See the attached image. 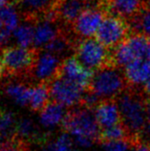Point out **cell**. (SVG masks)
Segmentation results:
<instances>
[{
  "label": "cell",
  "mask_w": 150,
  "mask_h": 151,
  "mask_svg": "<svg viewBox=\"0 0 150 151\" xmlns=\"http://www.w3.org/2000/svg\"><path fill=\"white\" fill-rule=\"evenodd\" d=\"M4 91L15 103L20 106L29 105L32 86L29 81L18 78H9L4 87Z\"/></svg>",
  "instance_id": "2e32d148"
},
{
  "label": "cell",
  "mask_w": 150,
  "mask_h": 151,
  "mask_svg": "<svg viewBox=\"0 0 150 151\" xmlns=\"http://www.w3.org/2000/svg\"><path fill=\"white\" fill-rule=\"evenodd\" d=\"M107 12L101 8H94L83 12L72 26L74 34L80 39L92 38L97 35Z\"/></svg>",
  "instance_id": "30bf717a"
},
{
  "label": "cell",
  "mask_w": 150,
  "mask_h": 151,
  "mask_svg": "<svg viewBox=\"0 0 150 151\" xmlns=\"http://www.w3.org/2000/svg\"><path fill=\"white\" fill-rule=\"evenodd\" d=\"M147 119L148 122H150V96L147 98Z\"/></svg>",
  "instance_id": "d6a6232c"
},
{
  "label": "cell",
  "mask_w": 150,
  "mask_h": 151,
  "mask_svg": "<svg viewBox=\"0 0 150 151\" xmlns=\"http://www.w3.org/2000/svg\"><path fill=\"white\" fill-rule=\"evenodd\" d=\"M74 57L87 69L96 71L114 65L112 50L103 46L94 38L80 39L75 48Z\"/></svg>",
  "instance_id": "8992f818"
},
{
  "label": "cell",
  "mask_w": 150,
  "mask_h": 151,
  "mask_svg": "<svg viewBox=\"0 0 150 151\" xmlns=\"http://www.w3.org/2000/svg\"><path fill=\"white\" fill-rule=\"evenodd\" d=\"M147 98L143 87L128 86L116 100L121 124L131 136L134 149L143 145L140 136L148 122Z\"/></svg>",
  "instance_id": "6da1fadb"
},
{
  "label": "cell",
  "mask_w": 150,
  "mask_h": 151,
  "mask_svg": "<svg viewBox=\"0 0 150 151\" xmlns=\"http://www.w3.org/2000/svg\"><path fill=\"white\" fill-rule=\"evenodd\" d=\"M94 73L93 71L84 67L76 58L71 55L63 59L58 77L75 83L84 90H88Z\"/></svg>",
  "instance_id": "8fae6325"
},
{
  "label": "cell",
  "mask_w": 150,
  "mask_h": 151,
  "mask_svg": "<svg viewBox=\"0 0 150 151\" xmlns=\"http://www.w3.org/2000/svg\"><path fill=\"white\" fill-rule=\"evenodd\" d=\"M134 151H150V147L145 145H141L140 146H138L137 148L134 149Z\"/></svg>",
  "instance_id": "1f68e13d"
},
{
  "label": "cell",
  "mask_w": 150,
  "mask_h": 151,
  "mask_svg": "<svg viewBox=\"0 0 150 151\" xmlns=\"http://www.w3.org/2000/svg\"><path fill=\"white\" fill-rule=\"evenodd\" d=\"M49 85L53 101L64 107H77L80 105L86 91L61 77L55 78Z\"/></svg>",
  "instance_id": "ba28073f"
},
{
  "label": "cell",
  "mask_w": 150,
  "mask_h": 151,
  "mask_svg": "<svg viewBox=\"0 0 150 151\" xmlns=\"http://www.w3.org/2000/svg\"><path fill=\"white\" fill-rule=\"evenodd\" d=\"M128 86L123 70L115 65H110L94 73L88 90L100 101H109L117 100Z\"/></svg>",
  "instance_id": "3957f363"
},
{
  "label": "cell",
  "mask_w": 150,
  "mask_h": 151,
  "mask_svg": "<svg viewBox=\"0 0 150 151\" xmlns=\"http://www.w3.org/2000/svg\"><path fill=\"white\" fill-rule=\"evenodd\" d=\"M127 22L131 34H140L150 39V8H141L139 13Z\"/></svg>",
  "instance_id": "ffe728a7"
},
{
  "label": "cell",
  "mask_w": 150,
  "mask_h": 151,
  "mask_svg": "<svg viewBox=\"0 0 150 151\" xmlns=\"http://www.w3.org/2000/svg\"><path fill=\"white\" fill-rule=\"evenodd\" d=\"M131 30L125 19L107 14L97 32V40L109 50H114L122 43L129 35Z\"/></svg>",
  "instance_id": "52a82bcc"
},
{
  "label": "cell",
  "mask_w": 150,
  "mask_h": 151,
  "mask_svg": "<svg viewBox=\"0 0 150 151\" xmlns=\"http://www.w3.org/2000/svg\"><path fill=\"white\" fill-rule=\"evenodd\" d=\"M4 78V65H3V49L0 47V82Z\"/></svg>",
  "instance_id": "f1b7e54d"
},
{
  "label": "cell",
  "mask_w": 150,
  "mask_h": 151,
  "mask_svg": "<svg viewBox=\"0 0 150 151\" xmlns=\"http://www.w3.org/2000/svg\"><path fill=\"white\" fill-rule=\"evenodd\" d=\"M17 0H0V9L6 6H15Z\"/></svg>",
  "instance_id": "f546056e"
},
{
  "label": "cell",
  "mask_w": 150,
  "mask_h": 151,
  "mask_svg": "<svg viewBox=\"0 0 150 151\" xmlns=\"http://www.w3.org/2000/svg\"><path fill=\"white\" fill-rule=\"evenodd\" d=\"M35 24L37 23L30 20H23L22 23L14 30V37L18 45L23 48H30L32 43L34 44Z\"/></svg>",
  "instance_id": "44dd1931"
},
{
  "label": "cell",
  "mask_w": 150,
  "mask_h": 151,
  "mask_svg": "<svg viewBox=\"0 0 150 151\" xmlns=\"http://www.w3.org/2000/svg\"><path fill=\"white\" fill-rule=\"evenodd\" d=\"M143 8V0H107L108 14H113L130 20L139 13Z\"/></svg>",
  "instance_id": "9a60e30c"
},
{
  "label": "cell",
  "mask_w": 150,
  "mask_h": 151,
  "mask_svg": "<svg viewBox=\"0 0 150 151\" xmlns=\"http://www.w3.org/2000/svg\"><path fill=\"white\" fill-rule=\"evenodd\" d=\"M63 59L44 50H39L38 57L32 72V81L37 83H50L60 76Z\"/></svg>",
  "instance_id": "9c48e42d"
},
{
  "label": "cell",
  "mask_w": 150,
  "mask_h": 151,
  "mask_svg": "<svg viewBox=\"0 0 150 151\" xmlns=\"http://www.w3.org/2000/svg\"><path fill=\"white\" fill-rule=\"evenodd\" d=\"M0 19L2 21L3 28L9 30L11 32H14V30L19 26V17L18 14L14 8V6H6L0 9Z\"/></svg>",
  "instance_id": "cb8c5ba5"
},
{
  "label": "cell",
  "mask_w": 150,
  "mask_h": 151,
  "mask_svg": "<svg viewBox=\"0 0 150 151\" xmlns=\"http://www.w3.org/2000/svg\"><path fill=\"white\" fill-rule=\"evenodd\" d=\"M58 1H61V0H58Z\"/></svg>",
  "instance_id": "836d02e7"
},
{
  "label": "cell",
  "mask_w": 150,
  "mask_h": 151,
  "mask_svg": "<svg viewBox=\"0 0 150 151\" xmlns=\"http://www.w3.org/2000/svg\"><path fill=\"white\" fill-rule=\"evenodd\" d=\"M94 111L101 130L110 128L121 122L120 109L116 100L101 101Z\"/></svg>",
  "instance_id": "4fadbf2b"
},
{
  "label": "cell",
  "mask_w": 150,
  "mask_h": 151,
  "mask_svg": "<svg viewBox=\"0 0 150 151\" xmlns=\"http://www.w3.org/2000/svg\"><path fill=\"white\" fill-rule=\"evenodd\" d=\"M109 141H128L131 144L132 147L134 148L131 136H130L127 129L125 128V126L121 122L113 127H110V128L101 130L100 139H98V142Z\"/></svg>",
  "instance_id": "603a6c76"
},
{
  "label": "cell",
  "mask_w": 150,
  "mask_h": 151,
  "mask_svg": "<svg viewBox=\"0 0 150 151\" xmlns=\"http://www.w3.org/2000/svg\"><path fill=\"white\" fill-rule=\"evenodd\" d=\"M65 132L76 137H85L98 142L101 129L92 109L78 105L66 113L61 122Z\"/></svg>",
  "instance_id": "277c9868"
},
{
  "label": "cell",
  "mask_w": 150,
  "mask_h": 151,
  "mask_svg": "<svg viewBox=\"0 0 150 151\" xmlns=\"http://www.w3.org/2000/svg\"><path fill=\"white\" fill-rule=\"evenodd\" d=\"M114 65L121 69L133 61L144 60L150 63V39L140 34H131L112 50Z\"/></svg>",
  "instance_id": "5b68a950"
},
{
  "label": "cell",
  "mask_w": 150,
  "mask_h": 151,
  "mask_svg": "<svg viewBox=\"0 0 150 151\" xmlns=\"http://www.w3.org/2000/svg\"><path fill=\"white\" fill-rule=\"evenodd\" d=\"M143 88H144V91L145 92V94L148 95V96H150V78L147 79V81L144 83Z\"/></svg>",
  "instance_id": "4dcf8cb0"
},
{
  "label": "cell",
  "mask_w": 150,
  "mask_h": 151,
  "mask_svg": "<svg viewBox=\"0 0 150 151\" xmlns=\"http://www.w3.org/2000/svg\"><path fill=\"white\" fill-rule=\"evenodd\" d=\"M46 151H75L73 142L67 134H62L55 142H47Z\"/></svg>",
  "instance_id": "484cf974"
},
{
  "label": "cell",
  "mask_w": 150,
  "mask_h": 151,
  "mask_svg": "<svg viewBox=\"0 0 150 151\" xmlns=\"http://www.w3.org/2000/svg\"><path fill=\"white\" fill-rule=\"evenodd\" d=\"M62 25L58 22H50L39 19L35 24L34 48L42 50L60 33Z\"/></svg>",
  "instance_id": "5bb4252c"
},
{
  "label": "cell",
  "mask_w": 150,
  "mask_h": 151,
  "mask_svg": "<svg viewBox=\"0 0 150 151\" xmlns=\"http://www.w3.org/2000/svg\"><path fill=\"white\" fill-rule=\"evenodd\" d=\"M65 115L64 106L53 101L40 112V122L45 127L56 126L61 124Z\"/></svg>",
  "instance_id": "d6986e66"
},
{
  "label": "cell",
  "mask_w": 150,
  "mask_h": 151,
  "mask_svg": "<svg viewBox=\"0 0 150 151\" xmlns=\"http://www.w3.org/2000/svg\"><path fill=\"white\" fill-rule=\"evenodd\" d=\"M39 50L9 46L3 49L4 78H18L32 81V72L35 64Z\"/></svg>",
  "instance_id": "7a4b0ae2"
},
{
  "label": "cell",
  "mask_w": 150,
  "mask_h": 151,
  "mask_svg": "<svg viewBox=\"0 0 150 151\" xmlns=\"http://www.w3.org/2000/svg\"><path fill=\"white\" fill-rule=\"evenodd\" d=\"M0 151H31L28 142L15 135L10 140L0 142Z\"/></svg>",
  "instance_id": "d4e9b609"
},
{
  "label": "cell",
  "mask_w": 150,
  "mask_h": 151,
  "mask_svg": "<svg viewBox=\"0 0 150 151\" xmlns=\"http://www.w3.org/2000/svg\"><path fill=\"white\" fill-rule=\"evenodd\" d=\"M122 70L129 86H144L150 78V63L144 60L133 61Z\"/></svg>",
  "instance_id": "e0dca14e"
},
{
  "label": "cell",
  "mask_w": 150,
  "mask_h": 151,
  "mask_svg": "<svg viewBox=\"0 0 150 151\" xmlns=\"http://www.w3.org/2000/svg\"><path fill=\"white\" fill-rule=\"evenodd\" d=\"M105 151H127L133 148L128 141H109L100 142Z\"/></svg>",
  "instance_id": "4316f807"
},
{
  "label": "cell",
  "mask_w": 150,
  "mask_h": 151,
  "mask_svg": "<svg viewBox=\"0 0 150 151\" xmlns=\"http://www.w3.org/2000/svg\"><path fill=\"white\" fill-rule=\"evenodd\" d=\"M15 117L11 111H0V142L10 140L17 135Z\"/></svg>",
  "instance_id": "7402d4cb"
},
{
  "label": "cell",
  "mask_w": 150,
  "mask_h": 151,
  "mask_svg": "<svg viewBox=\"0 0 150 151\" xmlns=\"http://www.w3.org/2000/svg\"><path fill=\"white\" fill-rule=\"evenodd\" d=\"M13 35H14V32H11L2 27V29L0 30V47L6 45L11 40Z\"/></svg>",
  "instance_id": "83f0119b"
},
{
  "label": "cell",
  "mask_w": 150,
  "mask_h": 151,
  "mask_svg": "<svg viewBox=\"0 0 150 151\" xmlns=\"http://www.w3.org/2000/svg\"><path fill=\"white\" fill-rule=\"evenodd\" d=\"M51 93L49 83L41 82L32 85L31 98L29 102L30 109L34 111V112H41L48 105Z\"/></svg>",
  "instance_id": "ac0fdd59"
},
{
  "label": "cell",
  "mask_w": 150,
  "mask_h": 151,
  "mask_svg": "<svg viewBox=\"0 0 150 151\" xmlns=\"http://www.w3.org/2000/svg\"><path fill=\"white\" fill-rule=\"evenodd\" d=\"M58 0H17L15 6L20 12L23 20L37 23L43 14L56 9Z\"/></svg>",
  "instance_id": "7c38bea8"
}]
</instances>
